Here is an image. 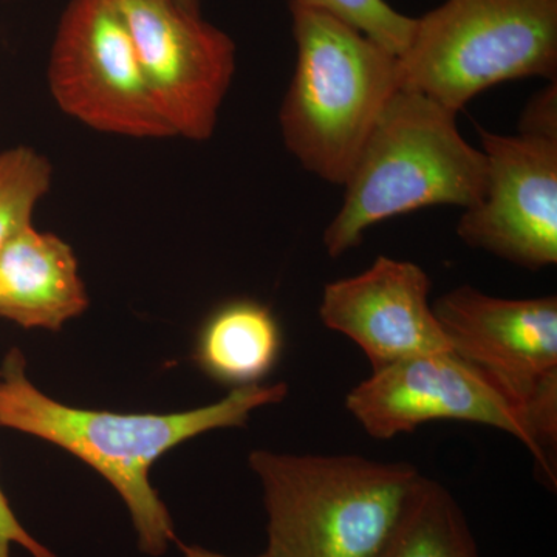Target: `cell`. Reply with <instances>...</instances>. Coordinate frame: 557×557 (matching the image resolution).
<instances>
[{"mask_svg":"<svg viewBox=\"0 0 557 557\" xmlns=\"http://www.w3.org/2000/svg\"><path fill=\"white\" fill-rule=\"evenodd\" d=\"M25 369L20 348H11L0 368V426L53 443L100 472L129 509L139 549L156 557L177 537L166 505L150 485L152 465L186 440L212 429L244 426L252 410L282 401L288 392L285 383H256L234 387L228 397L189 412H98L47 397Z\"/></svg>","mask_w":557,"mask_h":557,"instance_id":"obj_1","label":"cell"},{"mask_svg":"<svg viewBox=\"0 0 557 557\" xmlns=\"http://www.w3.org/2000/svg\"><path fill=\"white\" fill-rule=\"evenodd\" d=\"M486 160L457 127V113L399 89L344 182V201L324 231L330 258L357 248L384 220L435 205L468 209L482 200Z\"/></svg>","mask_w":557,"mask_h":557,"instance_id":"obj_2","label":"cell"},{"mask_svg":"<svg viewBox=\"0 0 557 557\" xmlns=\"http://www.w3.org/2000/svg\"><path fill=\"white\" fill-rule=\"evenodd\" d=\"M269 516V557H376L423 475L359 456L255 450Z\"/></svg>","mask_w":557,"mask_h":557,"instance_id":"obj_3","label":"cell"},{"mask_svg":"<svg viewBox=\"0 0 557 557\" xmlns=\"http://www.w3.org/2000/svg\"><path fill=\"white\" fill-rule=\"evenodd\" d=\"M289 11L296 67L278 112L282 138L304 170L343 186L399 90L398 58L329 14Z\"/></svg>","mask_w":557,"mask_h":557,"instance_id":"obj_4","label":"cell"},{"mask_svg":"<svg viewBox=\"0 0 557 557\" xmlns=\"http://www.w3.org/2000/svg\"><path fill=\"white\" fill-rule=\"evenodd\" d=\"M397 58L399 89L456 113L507 81H556L557 0H445Z\"/></svg>","mask_w":557,"mask_h":557,"instance_id":"obj_5","label":"cell"},{"mask_svg":"<svg viewBox=\"0 0 557 557\" xmlns=\"http://www.w3.org/2000/svg\"><path fill=\"white\" fill-rule=\"evenodd\" d=\"M432 310L450 351L518 406L545 453L556 446V296L496 298L461 285L435 300Z\"/></svg>","mask_w":557,"mask_h":557,"instance_id":"obj_6","label":"cell"},{"mask_svg":"<svg viewBox=\"0 0 557 557\" xmlns=\"http://www.w3.org/2000/svg\"><path fill=\"white\" fill-rule=\"evenodd\" d=\"M51 97L65 115L116 137H175L115 0H70L51 46Z\"/></svg>","mask_w":557,"mask_h":557,"instance_id":"obj_7","label":"cell"},{"mask_svg":"<svg viewBox=\"0 0 557 557\" xmlns=\"http://www.w3.org/2000/svg\"><path fill=\"white\" fill-rule=\"evenodd\" d=\"M346 409L376 440L409 434L438 420L498 429L518 438L556 485L547 453L518 406L454 351L417 355L373 369L368 380L348 392Z\"/></svg>","mask_w":557,"mask_h":557,"instance_id":"obj_8","label":"cell"},{"mask_svg":"<svg viewBox=\"0 0 557 557\" xmlns=\"http://www.w3.org/2000/svg\"><path fill=\"white\" fill-rule=\"evenodd\" d=\"M175 137L205 141L236 72V44L178 0H115Z\"/></svg>","mask_w":557,"mask_h":557,"instance_id":"obj_9","label":"cell"},{"mask_svg":"<svg viewBox=\"0 0 557 557\" xmlns=\"http://www.w3.org/2000/svg\"><path fill=\"white\" fill-rule=\"evenodd\" d=\"M486 160L482 200L465 209L457 234L528 270L557 262V137L480 129Z\"/></svg>","mask_w":557,"mask_h":557,"instance_id":"obj_10","label":"cell"},{"mask_svg":"<svg viewBox=\"0 0 557 557\" xmlns=\"http://www.w3.org/2000/svg\"><path fill=\"white\" fill-rule=\"evenodd\" d=\"M426 271L409 260L379 256L357 276L325 285L319 318L347 336L372 369L399 359L450 350L431 304Z\"/></svg>","mask_w":557,"mask_h":557,"instance_id":"obj_11","label":"cell"},{"mask_svg":"<svg viewBox=\"0 0 557 557\" xmlns=\"http://www.w3.org/2000/svg\"><path fill=\"white\" fill-rule=\"evenodd\" d=\"M89 306L73 249L22 226L0 251V317L25 329L60 330Z\"/></svg>","mask_w":557,"mask_h":557,"instance_id":"obj_12","label":"cell"},{"mask_svg":"<svg viewBox=\"0 0 557 557\" xmlns=\"http://www.w3.org/2000/svg\"><path fill=\"white\" fill-rule=\"evenodd\" d=\"M281 330L276 318L255 300L220 307L201 329L197 362L205 373L234 387L259 383L276 364Z\"/></svg>","mask_w":557,"mask_h":557,"instance_id":"obj_13","label":"cell"},{"mask_svg":"<svg viewBox=\"0 0 557 557\" xmlns=\"http://www.w3.org/2000/svg\"><path fill=\"white\" fill-rule=\"evenodd\" d=\"M376 557H480L463 509L442 483L423 478Z\"/></svg>","mask_w":557,"mask_h":557,"instance_id":"obj_14","label":"cell"},{"mask_svg":"<svg viewBox=\"0 0 557 557\" xmlns=\"http://www.w3.org/2000/svg\"><path fill=\"white\" fill-rule=\"evenodd\" d=\"M51 178L50 161L35 149L21 146L0 152V251L22 226L32 223Z\"/></svg>","mask_w":557,"mask_h":557,"instance_id":"obj_15","label":"cell"},{"mask_svg":"<svg viewBox=\"0 0 557 557\" xmlns=\"http://www.w3.org/2000/svg\"><path fill=\"white\" fill-rule=\"evenodd\" d=\"M289 7L329 14L357 28L395 57L409 46L416 25L413 17L399 13L387 0H289Z\"/></svg>","mask_w":557,"mask_h":557,"instance_id":"obj_16","label":"cell"},{"mask_svg":"<svg viewBox=\"0 0 557 557\" xmlns=\"http://www.w3.org/2000/svg\"><path fill=\"white\" fill-rule=\"evenodd\" d=\"M520 132L557 137V83L552 81L528 101L519 124Z\"/></svg>","mask_w":557,"mask_h":557,"instance_id":"obj_17","label":"cell"},{"mask_svg":"<svg viewBox=\"0 0 557 557\" xmlns=\"http://www.w3.org/2000/svg\"><path fill=\"white\" fill-rule=\"evenodd\" d=\"M17 544L27 549L33 557H58L49 548L44 547L40 542L21 525L20 520L14 516L9 502L0 491V557H11V545Z\"/></svg>","mask_w":557,"mask_h":557,"instance_id":"obj_18","label":"cell"},{"mask_svg":"<svg viewBox=\"0 0 557 557\" xmlns=\"http://www.w3.org/2000/svg\"><path fill=\"white\" fill-rule=\"evenodd\" d=\"M178 544L180 549H182L183 556L185 557H230L219 555V553L209 552L207 548L196 547V545H186L183 542L175 541ZM258 557H269L267 555L258 556Z\"/></svg>","mask_w":557,"mask_h":557,"instance_id":"obj_19","label":"cell"},{"mask_svg":"<svg viewBox=\"0 0 557 557\" xmlns=\"http://www.w3.org/2000/svg\"><path fill=\"white\" fill-rule=\"evenodd\" d=\"M185 9L194 11V13H200V0H178Z\"/></svg>","mask_w":557,"mask_h":557,"instance_id":"obj_20","label":"cell"}]
</instances>
